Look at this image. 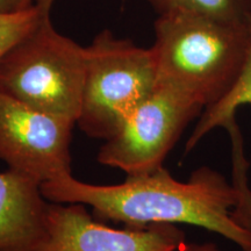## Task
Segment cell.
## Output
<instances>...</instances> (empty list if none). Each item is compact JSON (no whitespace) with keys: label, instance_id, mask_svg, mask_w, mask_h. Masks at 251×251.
Returning <instances> with one entry per match:
<instances>
[{"label":"cell","instance_id":"1","mask_svg":"<svg viewBox=\"0 0 251 251\" xmlns=\"http://www.w3.org/2000/svg\"><path fill=\"white\" fill-rule=\"evenodd\" d=\"M50 202L83 203L98 219L126 227L185 224L205 228L251 251V191L230 185L218 171L202 166L187 181L172 177L164 166L127 176L118 185H93L62 175L41 185Z\"/></svg>","mask_w":251,"mask_h":251},{"label":"cell","instance_id":"2","mask_svg":"<svg viewBox=\"0 0 251 251\" xmlns=\"http://www.w3.org/2000/svg\"><path fill=\"white\" fill-rule=\"evenodd\" d=\"M157 84L171 87L205 109L230 92L251 46V17L221 21L193 13L158 15L153 25Z\"/></svg>","mask_w":251,"mask_h":251},{"label":"cell","instance_id":"3","mask_svg":"<svg viewBox=\"0 0 251 251\" xmlns=\"http://www.w3.org/2000/svg\"><path fill=\"white\" fill-rule=\"evenodd\" d=\"M86 47L62 35L50 11L0 59V91L39 111L77 122L83 100Z\"/></svg>","mask_w":251,"mask_h":251},{"label":"cell","instance_id":"4","mask_svg":"<svg viewBox=\"0 0 251 251\" xmlns=\"http://www.w3.org/2000/svg\"><path fill=\"white\" fill-rule=\"evenodd\" d=\"M151 49L105 29L86 47L83 100L76 125L87 136L107 140L156 89Z\"/></svg>","mask_w":251,"mask_h":251},{"label":"cell","instance_id":"5","mask_svg":"<svg viewBox=\"0 0 251 251\" xmlns=\"http://www.w3.org/2000/svg\"><path fill=\"white\" fill-rule=\"evenodd\" d=\"M202 111L183 93L156 85L148 98L127 115L117 133L105 140L97 159L127 176L156 170L163 166L188 124Z\"/></svg>","mask_w":251,"mask_h":251},{"label":"cell","instance_id":"6","mask_svg":"<svg viewBox=\"0 0 251 251\" xmlns=\"http://www.w3.org/2000/svg\"><path fill=\"white\" fill-rule=\"evenodd\" d=\"M76 121L39 111L0 91V161L42 185L71 174Z\"/></svg>","mask_w":251,"mask_h":251},{"label":"cell","instance_id":"7","mask_svg":"<svg viewBox=\"0 0 251 251\" xmlns=\"http://www.w3.org/2000/svg\"><path fill=\"white\" fill-rule=\"evenodd\" d=\"M185 242L177 225L115 229L96 221L83 203L49 201L36 251H177Z\"/></svg>","mask_w":251,"mask_h":251},{"label":"cell","instance_id":"8","mask_svg":"<svg viewBox=\"0 0 251 251\" xmlns=\"http://www.w3.org/2000/svg\"><path fill=\"white\" fill-rule=\"evenodd\" d=\"M48 203L33 178L9 169L0 172V251H36Z\"/></svg>","mask_w":251,"mask_h":251},{"label":"cell","instance_id":"9","mask_svg":"<svg viewBox=\"0 0 251 251\" xmlns=\"http://www.w3.org/2000/svg\"><path fill=\"white\" fill-rule=\"evenodd\" d=\"M246 105H251V46L237 83L220 101L203 109L192 134L188 137L185 151L190 152L196 148L197 144L213 129L224 127L226 122L235 118L237 108Z\"/></svg>","mask_w":251,"mask_h":251},{"label":"cell","instance_id":"10","mask_svg":"<svg viewBox=\"0 0 251 251\" xmlns=\"http://www.w3.org/2000/svg\"><path fill=\"white\" fill-rule=\"evenodd\" d=\"M158 15L193 13L221 21H247L251 0H147Z\"/></svg>","mask_w":251,"mask_h":251},{"label":"cell","instance_id":"11","mask_svg":"<svg viewBox=\"0 0 251 251\" xmlns=\"http://www.w3.org/2000/svg\"><path fill=\"white\" fill-rule=\"evenodd\" d=\"M40 5L20 13H0V59L39 24L43 12Z\"/></svg>","mask_w":251,"mask_h":251},{"label":"cell","instance_id":"12","mask_svg":"<svg viewBox=\"0 0 251 251\" xmlns=\"http://www.w3.org/2000/svg\"><path fill=\"white\" fill-rule=\"evenodd\" d=\"M41 2L42 0H0V13H20Z\"/></svg>","mask_w":251,"mask_h":251},{"label":"cell","instance_id":"13","mask_svg":"<svg viewBox=\"0 0 251 251\" xmlns=\"http://www.w3.org/2000/svg\"><path fill=\"white\" fill-rule=\"evenodd\" d=\"M177 251H221L215 243H187L185 242Z\"/></svg>","mask_w":251,"mask_h":251},{"label":"cell","instance_id":"14","mask_svg":"<svg viewBox=\"0 0 251 251\" xmlns=\"http://www.w3.org/2000/svg\"><path fill=\"white\" fill-rule=\"evenodd\" d=\"M55 0H42V2L39 4L41 7H43L47 11H51V7H52V4H54Z\"/></svg>","mask_w":251,"mask_h":251}]
</instances>
